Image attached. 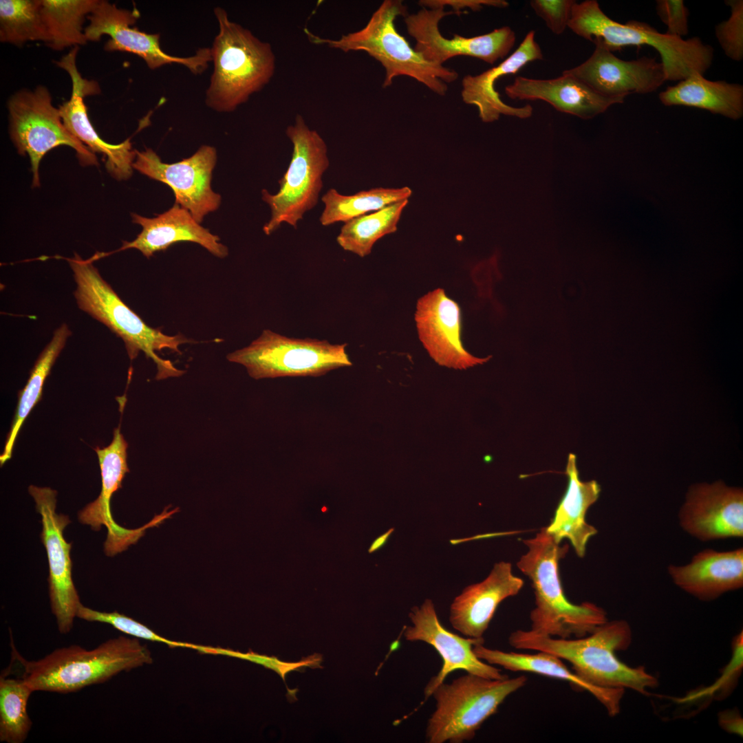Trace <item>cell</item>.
<instances>
[{
  "label": "cell",
  "mask_w": 743,
  "mask_h": 743,
  "mask_svg": "<svg viewBox=\"0 0 743 743\" xmlns=\"http://www.w3.org/2000/svg\"><path fill=\"white\" fill-rule=\"evenodd\" d=\"M543 53L535 40V32L529 31L519 47L502 63L477 75H466L462 80L461 96L467 105H475L480 118L484 122L499 119L501 115L526 118L532 114V107L527 104L515 107L506 104L495 88L501 77L517 73L528 63L541 60Z\"/></svg>",
  "instance_id": "23"
},
{
  "label": "cell",
  "mask_w": 743,
  "mask_h": 743,
  "mask_svg": "<svg viewBox=\"0 0 743 743\" xmlns=\"http://www.w3.org/2000/svg\"><path fill=\"white\" fill-rule=\"evenodd\" d=\"M453 14V11H445L442 7L422 8L404 17L407 32L416 41L414 50L427 61L442 65L455 56H468L494 64L505 58L513 47L516 36L509 26L472 37L458 34H454L453 39L444 37L439 30V22Z\"/></svg>",
  "instance_id": "15"
},
{
  "label": "cell",
  "mask_w": 743,
  "mask_h": 743,
  "mask_svg": "<svg viewBox=\"0 0 743 743\" xmlns=\"http://www.w3.org/2000/svg\"><path fill=\"white\" fill-rule=\"evenodd\" d=\"M394 531V528L389 529L385 533L377 537L371 544L368 551L369 553L376 551L383 546L387 542L388 538Z\"/></svg>",
  "instance_id": "43"
},
{
  "label": "cell",
  "mask_w": 743,
  "mask_h": 743,
  "mask_svg": "<svg viewBox=\"0 0 743 743\" xmlns=\"http://www.w3.org/2000/svg\"><path fill=\"white\" fill-rule=\"evenodd\" d=\"M592 55L583 63L563 72L607 98H625L631 94L656 91L666 81L665 68L654 57L624 61L598 42Z\"/></svg>",
  "instance_id": "18"
},
{
  "label": "cell",
  "mask_w": 743,
  "mask_h": 743,
  "mask_svg": "<svg viewBox=\"0 0 743 743\" xmlns=\"http://www.w3.org/2000/svg\"><path fill=\"white\" fill-rule=\"evenodd\" d=\"M719 723L728 732L742 735V718L735 710H727L719 714Z\"/></svg>",
  "instance_id": "42"
},
{
  "label": "cell",
  "mask_w": 743,
  "mask_h": 743,
  "mask_svg": "<svg viewBox=\"0 0 743 743\" xmlns=\"http://www.w3.org/2000/svg\"><path fill=\"white\" fill-rule=\"evenodd\" d=\"M11 643L12 658L22 666L20 678L33 692H75L153 662L146 645L137 638L125 636L109 639L92 649L76 645L57 648L42 658L30 661Z\"/></svg>",
  "instance_id": "3"
},
{
  "label": "cell",
  "mask_w": 743,
  "mask_h": 743,
  "mask_svg": "<svg viewBox=\"0 0 743 743\" xmlns=\"http://www.w3.org/2000/svg\"><path fill=\"white\" fill-rule=\"evenodd\" d=\"M8 109L9 134L18 153L29 157L32 186H40L39 169L43 158L57 147L72 148L83 166L98 164L96 155L65 127L47 87L39 85L16 92L8 100Z\"/></svg>",
  "instance_id": "11"
},
{
  "label": "cell",
  "mask_w": 743,
  "mask_h": 743,
  "mask_svg": "<svg viewBox=\"0 0 743 743\" xmlns=\"http://www.w3.org/2000/svg\"><path fill=\"white\" fill-rule=\"evenodd\" d=\"M418 4L422 8L429 9L451 6L457 15L462 14L461 10L465 8L478 11L484 6L506 8L509 6L508 2L505 0H421Z\"/></svg>",
  "instance_id": "41"
},
{
  "label": "cell",
  "mask_w": 743,
  "mask_h": 743,
  "mask_svg": "<svg viewBox=\"0 0 743 743\" xmlns=\"http://www.w3.org/2000/svg\"><path fill=\"white\" fill-rule=\"evenodd\" d=\"M127 446L118 427L114 430V438L109 445L96 449L100 467L101 491L96 499L88 504L78 513L80 523L89 526L92 530L98 531L102 526L106 527L107 535L104 550L109 557L125 550L130 545L136 543L147 528L157 526L166 519V515L162 513L137 529L125 528L114 521L110 509V501L113 494L121 487L126 473L129 471L127 463Z\"/></svg>",
  "instance_id": "17"
},
{
  "label": "cell",
  "mask_w": 743,
  "mask_h": 743,
  "mask_svg": "<svg viewBox=\"0 0 743 743\" xmlns=\"http://www.w3.org/2000/svg\"><path fill=\"white\" fill-rule=\"evenodd\" d=\"M217 160L214 147L200 148L191 157L173 164L162 162L151 149L136 150L135 169L147 177L169 186L173 191L175 203L186 209L198 222L216 211L221 196L211 189L212 172Z\"/></svg>",
  "instance_id": "14"
},
{
  "label": "cell",
  "mask_w": 743,
  "mask_h": 743,
  "mask_svg": "<svg viewBox=\"0 0 743 743\" xmlns=\"http://www.w3.org/2000/svg\"><path fill=\"white\" fill-rule=\"evenodd\" d=\"M574 0H531L530 6L554 34H561L568 28Z\"/></svg>",
  "instance_id": "39"
},
{
  "label": "cell",
  "mask_w": 743,
  "mask_h": 743,
  "mask_svg": "<svg viewBox=\"0 0 743 743\" xmlns=\"http://www.w3.org/2000/svg\"><path fill=\"white\" fill-rule=\"evenodd\" d=\"M347 344L326 340L294 338L264 330L249 345L231 352L227 359L244 366L250 377H318L352 365Z\"/></svg>",
  "instance_id": "10"
},
{
  "label": "cell",
  "mask_w": 743,
  "mask_h": 743,
  "mask_svg": "<svg viewBox=\"0 0 743 743\" xmlns=\"http://www.w3.org/2000/svg\"><path fill=\"white\" fill-rule=\"evenodd\" d=\"M408 202L403 200L345 222L336 237L337 243L343 250L360 257L369 255L379 239L397 230Z\"/></svg>",
  "instance_id": "33"
},
{
  "label": "cell",
  "mask_w": 743,
  "mask_h": 743,
  "mask_svg": "<svg viewBox=\"0 0 743 743\" xmlns=\"http://www.w3.org/2000/svg\"><path fill=\"white\" fill-rule=\"evenodd\" d=\"M133 223L142 226V231L131 241H125L116 250L135 248L149 258L156 252L164 250L177 242L197 243L213 255L224 258L228 254L219 237L202 227L186 209L175 204L167 211L153 218L132 213Z\"/></svg>",
  "instance_id": "24"
},
{
  "label": "cell",
  "mask_w": 743,
  "mask_h": 743,
  "mask_svg": "<svg viewBox=\"0 0 743 743\" xmlns=\"http://www.w3.org/2000/svg\"><path fill=\"white\" fill-rule=\"evenodd\" d=\"M568 28L612 52L628 46L654 48L660 54L666 81H680L695 72L704 75L714 58L713 47L698 36L685 40L660 33L638 21L618 23L607 17L596 0L576 2Z\"/></svg>",
  "instance_id": "5"
},
{
  "label": "cell",
  "mask_w": 743,
  "mask_h": 743,
  "mask_svg": "<svg viewBox=\"0 0 743 743\" xmlns=\"http://www.w3.org/2000/svg\"><path fill=\"white\" fill-rule=\"evenodd\" d=\"M676 585L702 601L713 600L743 586V548L728 551L705 549L683 566L669 565Z\"/></svg>",
  "instance_id": "25"
},
{
  "label": "cell",
  "mask_w": 743,
  "mask_h": 743,
  "mask_svg": "<svg viewBox=\"0 0 743 743\" xmlns=\"http://www.w3.org/2000/svg\"><path fill=\"white\" fill-rule=\"evenodd\" d=\"M78 47H74L57 63L69 74L72 89L70 99L59 107L62 121L66 129L92 153H101L105 158V166L109 174L118 180H127L132 174L136 150L129 139L118 144L102 140L92 126L87 116L83 98L100 91L96 82L83 78L76 65Z\"/></svg>",
  "instance_id": "21"
},
{
  "label": "cell",
  "mask_w": 743,
  "mask_h": 743,
  "mask_svg": "<svg viewBox=\"0 0 743 743\" xmlns=\"http://www.w3.org/2000/svg\"><path fill=\"white\" fill-rule=\"evenodd\" d=\"M415 321L420 341L438 365L465 369L489 360L475 357L465 349L460 307L443 289L429 292L418 299Z\"/></svg>",
  "instance_id": "20"
},
{
  "label": "cell",
  "mask_w": 743,
  "mask_h": 743,
  "mask_svg": "<svg viewBox=\"0 0 743 743\" xmlns=\"http://www.w3.org/2000/svg\"><path fill=\"white\" fill-rule=\"evenodd\" d=\"M656 14L667 26L666 34L680 38L689 32L687 8L682 0H658L656 3Z\"/></svg>",
  "instance_id": "40"
},
{
  "label": "cell",
  "mask_w": 743,
  "mask_h": 743,
  "mask_svg": "<svg viewBox=\"0 0 743 743\" xmlns=\"http://www.w3.org/2000/svg\"><path fill=\"white\" fill-rule=\"evenodd\" d=\"M632 630L624 620L607 621L590 634L574 638H555L530 630L517 629L508 637L517 649L548 652L564 660L588 684L603 689H631L640 693L657 685V679L644 667H631L616 652L626 649Z\"/></svg>",
  "instance_id": "1"
},
{
  "label": "cell",
  "mask_w": 743,
  "mask_h": 743,
  "mask_svg": "<svg viewBox=\"0 0 743 743\" xmlns=\"http://www.w3.org/2000/svg\"><path fill=\"white\" fill-rule=\"evenodd\" d=\"M473 650L479 659L506 670L535 673L566 681L574 687L586 690L594 695L605 706L610 715H615L619 712L623 689H603L588 684L568 669L562 659L554 654L544 652L534 654L504 652L488 648L484 644L475 645Z\"/></svg>",
  "instance_id": "28"
},
{
  "label": "cell",
  "mask_w": 743,
  "mask_h": 743,
  "mask_svg": "<svg viewBox=\"0 0 743 743\" xmlns=\"http://www.w3.org/2000/svg\"><path fill=\"white\" fill-rule=\"evenodd\" d=\"M409 617L412 625L403 629L405 640L428 643L442 659L441 669L431 678L424 688L426 698L430 697L433 690L455 670H464L466 673L490 679H501L507 676L495 666L475 656L473 646L484 644V638L462 637L449 631L440 623L431 599H427L421 605L412 607Z\"/></svg>",
  "instance_id": "16"
},
{
  "label": "cell",
  "mask_w": 743,
  "mask_h": 743,
  "mask_svg": "<svg viewBox=\"0 0 743 743\" xmlns=\"http://www.w3.org/2000/svg\"><path fill=\"white\" fill-rule=\"evenodd\" d=\"M407 14V8L402 1L385 0L364 28L343 34L338 39L322 38L308 29H305V32L314 44H325L344 52L367 53L385 69L383 88L391 86L394 78L406 76L443 96L448 90L446 83L457 80L458 74L452 69L427 61L398 32L395 20L399 16L405 17Z\"/></svg>",
  "instance_id": "6"
},
{
  "label": "cell",
  "mask_w": 743,
  "mask_h": 743,
  "mask_svg": "<svg viewBox=\"0 0 743 743\" xmlns=\"http://www.w3.org/2000/svg\"><path fill=\"white\" fill-rule=\"evenodd\" d=\"M139 17L140 12L136 8L131 10L119 8L114 3L99 0L87 16L90 22L84 30L85 37L87 41H99L102 36L109 35L111 39L105 45L107 51L136 54L151 69L177 63L186 67L193 74H200L207 68L211 61L210 48H200L189 57L171 56L162 50L159 34H149L132 27Z\"/></svg>",
  "instance_id": "12"
},
{
  "label": "cell",
  "mask_w": 743,
  "mask_h": 743,
  "mask_svg": "<svg viewBox=\"0 0 743 743\" xmlns=\"http://www.w3.org/2000/svg\"><path fill=\"white\" fill-rule=\"evenodd\" d=\"M218 34L211 47L213 63L205 103L218 112H230L262 89L275 72L276 58L270 44L230 21L226 10L214 9Z\"/></svg>",
  "instance_id": "4"
},
{
  "label": "cell",
  "mask_w": 743,
  "mask_h": 743,
  "mask_svg": "<svg viewBox=\"0 0 743 743\" xmlns=\"http://www.w3.org/2000/svg\"><path fill=\"white\" fill-rule=\"evenodd\" d=\"M77 617L87 621L107 623L127 634L151 641L164 643L171 647H189L199 650L200 647V645L166 639L155 634L144 625L117 612H100L85 607L81 604L77 612Z\"/></svg>",
  "instance_id": "36"
},
{
  "label": "cell",
  "mask_w": 743,
  "mask_h": 743,
  "mask_svg": "<svg viewBox=\"0 0 743 743\" xmlns=\"http://www.w3.org/2000/svg\"><path fill=\"white\" fill-rule=\"evenodd\" d=\"M665 106L698 108L737 120L743 115V86L725 80H710L693 72L658 95Z\"/></svg>",
  "instance_id": "29"
},
{
  "label": "cell",
  "mask_w": 743,
  "mask_h": 743,
  "mask_svg": "<svg viewBox=\"0 0 743 743\" xmlns=\"http://www.w3.org/2000/svg\"><path fill=\"white\" fill-rule=\"evenodd\" d=\"M724 2L731 9V15L715 25V37L728 58L740 61L743 59V1Z\"/></svg>",
  "instance_id": "37"
},
{
  "label": "cell",
  "mask_w": 743,
  "mask_h": 743,
  "mask_svg": "<svg viewBox=\"0 0 743 743\" xmlns=\"http://www.w3.org/2000/svg\"><path fill=\"white\" fill-rule=\"evenodd\" d=\"M523 580L514 575L510 563L494 565L482 581L466 587L453 601L449 621L465 637L480 638L487 630L498 605L517 594Z\"/></svg>",
  "instance_id": "22"
},
{
  "label": "cell",
  "mask_w": 743,
  "mask_h": 743,
  "mask_svg": "<svg viewBox=\"0 0 743 743\" xmlns=\"http://www.w3.org/2000/svg\"><path fill=\"white\" fill-rule=\"evenodd\" d=\"M565 474L568 477L566 492L546 528L559 543L568 539L578 557H583L589 540L598 532L585 517L588 508L597 501L601 487L595 480H581L575 454L568 455Z\"/></svg>",
  "instance_id": "27"
},
{
  "label": "cell",
  "mask_w": 743,
  "mask_h": 743,
  "mask_svg": "<svg viewBox=\"0 0 743 743\" xmlns=\"http://www.w3.org/2000/svg\"><path fill=\"white\" fill-rule=\"evenodd\" d=\"M286 134L293 150L288 168L279 180V191L272 195L266 189L261 191L262 200L271 210L270 219L263 227L267 235L283 223L297 228L305 213L317 204L322 177L330 165L325 140L309 128L301 115L288 126Z\"/></svg>",
  "instance_id": "9"
},
{
  "label": "cell",
  "mask_w": 743,
  "mask_h": 743,
  "mask_svg": "<svg viewBox=\"0 0 743 743\" xmlns=\"http://www.w3.org/2000/svg\"><path fill=\"white\" fill-rule=\"evenodd\" d=\"M505 93L512 99L543 100L559 111L582 119H591L625 100L623 98L603 96L563 72L552 79L517 76L512 84L506 86Z\"/></svg>",
  "instance_id": "26"
},
{
  "label": "cell",
  "mask_w": 743,
  "mask_h": 743,
  "mask_svg": "<svg viewBox=\"0 0 743 743\" xmlns=\"http://www.w3.org/2000/svg\"><path fill=\"white\" fill-rule=\"evenodd\" d=\"M204 654H223L238 658L250 660L255 663L261 665L268 669H272L276 671L283 679L286 683V675L288 672L292 671H300L302 667H309L311 668H323L320 665L322 661V657L320 654H314L307 658H303L299 662L297 663H287L279 660L277 657L267 656L265 655H259L254 652L241 653L232 650L205 647L204 649Z\"/></svg>",
  "instance_id": "38"
},
{
  "label": "cell",
  "mask_w": 743,
  "mask_h": 743,
  "mask_svg": "<svg viewBox=\"0 0 743 743\" xmlns=\"http://www.w3.org/2000/svg\"><path fill=\"white\" fill-rule=\"evenodd\" d=\"M29 493L41 516V539L49 563L47 581L52 612L56 616L59 632L67 634L71 631L81 605L72 577V544L66 541L63 535L70 520L68 516L56 513V491L31 485Z\"/></svg>",
  "instance_id": "13"
},
{
  "label": "cell",
  "mask_w": 743,
  "mask_h": 743,
  "mask_svg": "<svg viewBox=\"0 0 743 743\" xmlns=\"http://www.w3.org/2000/svg\"><path fill=\"white\" fill-rule=\"evenodd\" d=\"M412 191L407 186L401 188L378 187L362 191L351 195H344L336 189H329L321 197L324 209L319 222L323 226L336 222H346L369 212L380 210L389 204L408 200Z\"/></svg>",
  "instance_id": "32"
},
{
  "label": "cell",
  "mask_w": 743,
  "mask_h": 743,
  "mask_svg": "<svg viewBox=\"0 0 743 743\" xmlns=\"http://www.w3.org/2000/svg\"><path fill=\"white\" fill-rule=\"evenodd\" d=\"M76 284L74 297L78 308L106 325L124 341L130 359L142 352L157 367V380L184 374L169 360L161 358L156 351L164 349L180 353V345L194 343L182 334L169 336L149 326L127 306L103 279L93 259H83L77 253L65 259Z\"/></svg>",
  "instance_id": "7"
},
{
  "label": "cell",
  "mask_w": 743,
  "mask_h": 743,
  "mask_svg": "<svg viewBox=\"0 0 743 743\" xmlns=\"http://www.w3.org/2000/svg\"><path fill=\"white\" fill-rule=\"evenodd\" d=\"M33 691L21 678L0 677V740L21 743L32 726L27 704Z\"/></svg>",
  "instance_id": "35"
},
{
  "label": "cell",
  "mask_w": 743,
  "mask_h": 743,
  "mask_svg": "<svg viewBox=\"0 0 743 743\" xmlns=\"http://www.w3.org/2000/svg\"><path fill=\"white\" fill-rule=\"evenodd\" d=\"M682 529L709 541L743 537V491L722 481L690 486L678 513Z\"/></svg>",
  "instance_id": "19"
},
{
  "label": "cell",
  "mask_w": 743,
  "mask_h": 743,
  "mask_svg": "<svg viewBox=\"0 0 743 743\" xmlns=\"http://www.w3.org/2000/svg\"><path fill=\"white\" fill-rule=\"evenodd\" d=\"M527 680L524 675L490 679L467 673L451 683L442 682L431 696L436 704L427 723L428 742L462 743L471 740L482 724Z\"/></svg>",
  "instance_id": "8"
},
{
  "label": "cell",
  "mask_w": 743,
  "mask_h": 743,
  "mask_svg": "<svg viewBox=\"0 0 743 743\" xmlns=\"http://www.w3.org/2000/svg\"><path fill=\"white\" fill-rule=\"evenodd\" d=\"M0 41L18 46L28 41L47 44L41 0H1Z\"/></svg>",
  "instance_id": "34"
},
{
  "label": "cell",
  "mask_w": 743,
  "mask_h": 743,
  "mask_svg": "<svg viewBox=\"0 0 743 743\" xmlns=\"http://www.w3.org/2000/svg\"><path fill=\"white\" fill-rule=\"evenodd\" d=\"M72 332L63 323L56 329L50 342L42 351L32 368L25 387L19 393L17 410L0 457L1 465L8 460L17 434L29 413L41 400L44 382Z\"/></svg>",
  "instance_id": "31"
},
{
  "label": "cell",
  "mask_w": 743,
  "mask_h": 743,
  "mask_svg": "<svg viewBox=\"0 0 743 743\" xmlns=\"http://www.w3.org/2000/svg\"><path fill=\"white\" fill-rule=\"evenodd\" d=\"M528 551L517 563L532 581L535 607L530 614L531 630L555 638H580L607 621L606 612L590 602L574 604L566 596L559 563L568 550L542 528L533 538L523 540Z\"/></svg>",
  "instance_id": "2"
},
{
  "label": "cell",
  "mask_w": 743,
  "mask_h": 743,
  "mask_svg": "<svg viewBox=\"0 0 743 743\" xmlns=\"http://www.w3.org/2000/svg\"><path fill=\"white\" fill-rule=\"evenodd\" d=\"M99 0H41V12L47 35V45L54 50L78 47L87 40L83 29Z\"/></svg>",
  "instance_id": "30"
}]
</instances>
